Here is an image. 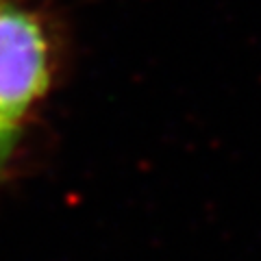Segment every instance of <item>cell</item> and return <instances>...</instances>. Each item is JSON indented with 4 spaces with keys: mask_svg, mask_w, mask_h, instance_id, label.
Listing matches in <instances>:
<instances>
[{
    "mask_svg": "<svg viewBox=\"0 0 261 261\" xmlns=\"http://www.w3.org/2000/svg\"><path fill=\"white\" fill-rule=\"evenodd\" d=\"M50 81L39 22L13 0H0V122L18 126Z\"/></svg>",
    "mask_w": 261,
    "mask_h": 261,
    "instance_id": "6da1fadb",
    "label": "cell"
},
{
    "mask_svg": "<svg viewBox=\"0 0 261 261\" xmlns=\"http://www.w3.org/2000/svg\"><path fill=\"white\" fill-rule=\"evenodd\" d=\"M15 144H18V126L0 122V172L7 166V161L11 159Z\"/></svg>",
    "mask_w": 261,
    "mask_h": 261,
    "instance_id": "7a4b0ae2",
    "label": "cell"
}]
</instances>
